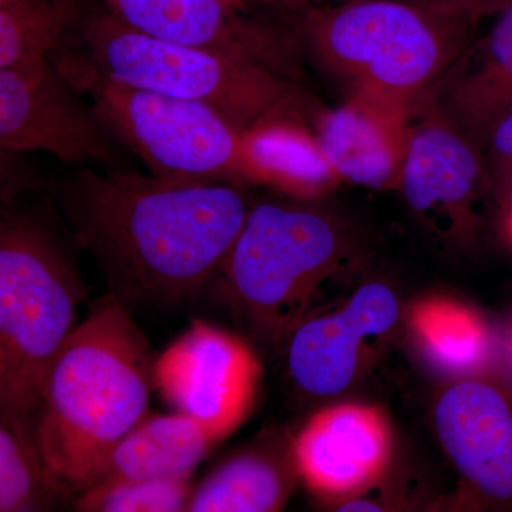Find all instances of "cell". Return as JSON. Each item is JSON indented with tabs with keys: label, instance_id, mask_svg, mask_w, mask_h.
Instances as JSON below:
<instances>
[{
	"label": "cell",
	"instance_id": "83f0119b",
	"mask_svg": "<svg viewBox=\"0 0 512 512\" xmlns=\"http://www.w3.org/2000/svg\"><path fill=\"white\" fill-rule=\"evenodd\" d=\"M412 2L420 3V5L426 6V0H412Z\"/></svg>",
	"mask_w": 512,
	"mask_h": 512
},
{
	"label": "cell",
	"instance_id": "7a4b0ae2",
	"mask_svg": "<svg viewBox=\"0 0 512 512\" xmlns=\"http://www.w3.org/2000/svg\"><path fill=\"white\" fill-rule=\"evenodd\" d=\"M154 363L130 311L107 293L55 357L40 390L35 439L62 493H82L111 448L147 417Z\"/></svg>",
	"mask_w": 512,
	"mask_h": 512
},
{
	"label": "cell",
	"instance_id": "ffe728a7",
	"mask_svg": "<svg viewBox=\"0 0 512 512\" xmlns=\"http://www.w3.org/2000/svg\"><path fill=\"white\" fill-rule=\"evenodd\" d=\"M77 16L76 0H0V67L49 59Z\"/></svg>",
	"mask_w": 512,
	"mask_h": 512
},
{
	"label": "cell",
	"instance_id": "4316f807",
	"mask_svg": "<svg viewBox=\"0 0 512 512\" xmlns=\"http://www.w3.org/2000/svg\"><path fill=\"white\" fill-rule=\"evenodd\" d=\"M508 227H510V234L512 237V200H511L510 215H508Z\"/></svg>",
	"mask_w": 512,
	"mask_h": 512
},
{
	"label": "cell",
	"instance_id": "277c9868",
	"mask_svg": "<svg viewBox=\"0 0 512 512\" xmlns=\"http://www.w3.org/2000/svg\"><path fill=\"white\" fill-rule=\"evenodd\" d=\"M467 26L412 0H345L313 10L305 36L323 66L355 92L412 106L463 55Z\"/></svg>",
	"mask_w": 512,
	"mask_h": 512
},
{
	"label": "cell",
	"instance_id": "52a82bcc",
	"mask_svg": "<svg viewBox=\"0 0 512 512\" xmlns=\"http://www.w3.org/2000/svg\"><path fill=\"white\" fill-rule=\"evenodd\" d=\"M340 255L338 231L325 215L261 202L249 211L217 281L232 311L281 329L338 268Z\"/></svg>",
	"mask_w": 512,
	"mask_h": 512
},
{
	"label": "cell",
	"instance_id": "9a60e30c",
	"mask_svg": "<svg viewBox=\"0 0 512 512\" xmlns=\"http://www.w3.org/2000/svg\"><path fill=\"white\" fill-rule=\"evenodd\" d=\"M483 160L470 138L447 117L427 114L412 124L399 185L420 214L461 210L474 197Z\"/></svg>",
	"mask_w": 512,
	"mask_h": 512
},
{
	"label": "cell",
	"instance_id": "e0dca14e",
	"mask_svg": "<svg viewBox=\"0 0 512 512\" xmlns=\"http://www.w3.org/2000/svg\"><path fill=\"white\" fill-rule=\"evenodd\" d=\"M451 70L453 77L446 76L447 119L481 144L494 121L512 107V3Z\"/></svg>",
	"mask_w": 512,
	"mask_h": 512
},
{
	"label": "cell",
	"instance_id": "6da1fadb",
	"mask_svg": "<svg viewBox=\"0 0 512 512\" xmlns=\"http://www.w3.org/2000/svg\"><path fill=\"white\" fill-rule=\"evenodd\" d=\"M74 242L131 312L191 301L220 278L252 205L241 185L82 168L57 190Z\"/></svg>",
	"mask_w": 512,
	"mask_h": 512
},
{
	"label": "cell",
	"instance_id": "7402d4cb",
	"mask_svg": "<svg viewBox=\"0 0 512 512\" xmlns=\"http://www.w3.org/2000/svg\"><path fill=\"white\" fill-rule=\"evenodd\" d=\"M62 491L47 473L35 430L20 421L2 419L0 426V511L46 510Z\"/></svg>",
	"mask_w": 512,
	"mask_h": 512
},
{
	"label": "cell",
	"instance_id": "44dd1931",
	"mask_svg": "<svg viewBox=\"0 0 512 512\" xmlns=\"http://www.w3.org/2000/svg\"><path fill=\"white\" fill-rule=\"evenodd\" d=\"M412 325L430 355L450 369H474L490 352L487 326L460 303L440 298L420 302Z\"/></svg>",
	"mask_w": 512,
	"mask_h": 512
},
{
	"label": "cell",
	"instance_id": "4fadbf2b",
	"mask_svg": "<svg viewBox=\"0 0 512 512\" xmlns=\"http://www.w3.org/2000/svg\"><path fill=\"white\" fill-rule=\"evenodd\" d=\"M399 315L396 296L382 284H367L333 315L308 320L293 332L289 372L303 392L335 396L356 375L367 340L393 328Z\"/></svg>",
	"mask_w": 512,
	"mask_h": 512
},
{
	"label": "cell",
	"instance_id": "3957f363",
	"mask_svg": "<svg viewBox=\"0 0 512 512\" xmlns=\"http://www.w3.org/2000/svg\"><path fill=\"white\" fill-rule=\"evenodd\" d=\"M84 286L52 229L29 214L0 224V407L2 419L35 430L50 365L79 323Z\"/></svg>",
	"mask_w": 512,
	"mask_h": 512
},
{
	"label": "cell",
	"instance_id": "30bf717a",
	"mask_svg": "<svg viewBox=\"0 0 512 512\" xmlns=\"http://www.w3.org/2000/svg\"><path fill=\"white\" fill-rule=\"evenodd\" d=\"M393 433L375 406L345 403L320 410L293 443V461L312 493L329 500L355 497L386 473Z\"/></svg>",
	"mask_w": 512,
	"mask_h": 512
},
{
	"label": "cell",
	"instance_id": "484cf974",
	"mask_svg": "<svg viewBox=\"0 0 512 512\" xmlns=\"http://www.w3.org/2000/svg\"><path fill=\"white\" fill-rule=\"evenodd\" d=\"M235 8L242 10L249 5H278L286 6V8H301L305 6L309 0H227Z\"/></svg>",
	"mask_w": 512,
	"mask_h": 512
},
{
	"label": "cell",
	"instance_id": "8992f818",
	"mask_svg": "<svg viewBox=\"0 0 512 512\" xmlns=\"http://www.w3.org/2000/svg\"><path fill=\"white\" fill-rule=\"evenodd\" d=\"M56 67L74 87L90 93L104 127L154 177L261 184L249 133L214 107L114 82L74 59Z\"/></svg>",
	"mask_w": 512,
	"mask_h": 512
},
{
	"label": "cell",
	"instance_id": "ba28073f",
	"mask_svg": "<svg viewBox=\"0 0 512 512\" xmlns=\"http://www.w3.org/2000/svg\"><path fill=\"white\" fill-rule=\"evenodd\" d=\"M113 136L49 62L0 67V147L3 153L45 151L67 164L111 165Z\"/></svg>",
	"mask_w": 512,
	"mask_h": 512
},
{
	"label": "cell",
	"instance_id": "5bb4252c",
	"mask_svg": "<svg viewBox=\"0 0 512 512\" xmlns=\"http://www.w3.org/2000/svg\"><path fill=\"white\" fill-rule=\"evenodd\" d=\"M409 107L355 92L320 116L316 138L340 180L372 188L399 184L412 131Z\"/></svg>",
	"mask_w": 512,
	"mask_h": 512
},
{
	"label": "cell",
	"instance_id": "8fae6325",
	"mask_svg": "<svg viewBox=\"0 0 512 512\" xmlns=\"http://www.w3.org/2000/svg\"><path fill=\"white\" fill-rule=\"evenodd\" d=\"M121 22L147 35L288 72L292 47L268 26L245 19L227 0H107Z\"/></svg>",
	"mask_w": 512,
	"mask_h": 512
},
{
	"label": "cell",
	"instance_id": "d4e9b609",
	"mask_svg": "<svg viewBox=\"0 0 512 512\" xmlns=\"http://www.w3.org/2000/svg\"><path fill=\"white\" fill-rule=\"evenodd\" d=\"M511 3L512 0H426L427 8L439 10L470 26L485 16L498 15Z\"/></svg>",
	"mask_w": 512,
	"mask_h": 512
},
{
	"label": "cell",
	"instance_id": "cb8c5ba5",
	"mask_svg": "<svg viewBox=\"0 0 512 512\" xmlns=\"http://www.w3.org/2000/svg\"><path fill=\"white\" fill-rule=\"evenodd\" d=\"M481 146L493 173L512 188V107L494 121Z\"/></svg>",
	"mask_w": 512,
	"mask_h": 512
},
{
	"label": "cell",
	"instance_id": "5b68a950",
	"mask_svg": "<svg viewBox=\"0 0 512 512\" xmlns=\"http://www.w3.org/2000/svg\"><path fill=\"white\" fill-rule=\"evenodd\" d=\"M82 37L83 63L114 82L207 104L247 133L292 120L298 93L281 74L258 64L158 39L111 12L87 20Z\"/></svg>",
	"mask_w": 512,
	"mask_h": 512
},
{
	"label": "cell",
	"instance_id": "ac0fdd59",
	"mask_svg": "<svg viewBox=\"0 0 512 512\" xmlns=\"http://www.w3.org/2000/svg\"><path fill=\"white\" fill-rule=\"evenodd\" d=\"M261 184L312 198L325 194L340 178L323 154L318 138L295 120L275 121L249 133Z\"/></svg>",
	"mask_w": 512,
	"mask_h": 512
},
{
	"label": "cell",
	"instance_id": "7c38bea8",
	"mask_svg": "<svg viewBox=\"0 0 512 512\" xmlns=\"http://www.w3.org/2000/svg\"><path fill=\"white\" fill-rule=\"evenodd\" d=\"M448 457L474 488L501 504H512V402L480 380L454 384L434 412Z\"/></svg>",
	"mask_w": 512,
	"mask_h": 512
},
{
	"label": "cell",
	"instance_id": "603a6c76",
	"mask_svg": "<svg viewBox=\"0 0 512 512\" xmlns=\"http://www.w3.org/2000/svg\"><path fill=\"white\" fill-rule=\"evenodd\" d=\"M192 493L190 478L111 481L80 493L74 507L87 512L187 511Z\"/></svg>",
	"mask_w": 512,
	"mask_h": 512
},
{
	"label": "cell",
	"instance_id": "9c48e42d",
	"mask_svg": "<svg viewBox=\"0 0 512 512\" xmlns=\"http://www.w3.org/2000/svg\"><path fill=\"white\" fill-rule=\"evenodd\" d=\"M259 379L261 363L247 343L204 320H194L154 363V387L165 402L217 443L248 416Z\"/></svg>",
	"mask_w": 512,
	"mask_h": 512
},
{
	"label": "cell",
	"instance_id": "d6986e66",
	"mask_svg": "<svg viewBox=\"0 0 512 512\" xmlns=\"http://www.w3.org/2000/svg\"><path fill=\"white\" fill-rule=\"evenodd\" d=\"M288 485L271 458L242 453L221 464L191 495V512H272L282 510Z\"/></svg>",
	"mask_w": 512,
	"mask_h": 512
},
{
	"label": "cell",
	"instance_id": "2e32d148",
	"mask_svg": "<svg viewBox=\"0 0 512 512\" xmlns=\"http://www.w3.org/2000/svg\"><path fill=\"white\" fill-rule=\"evenodd\" d=\"M215 443L185 414L146 417L97 464L82 493L111 481L191 478Z\"/></svg>",
	"mask_w": 512,
	"mask_h": 512
}]
</instances>
